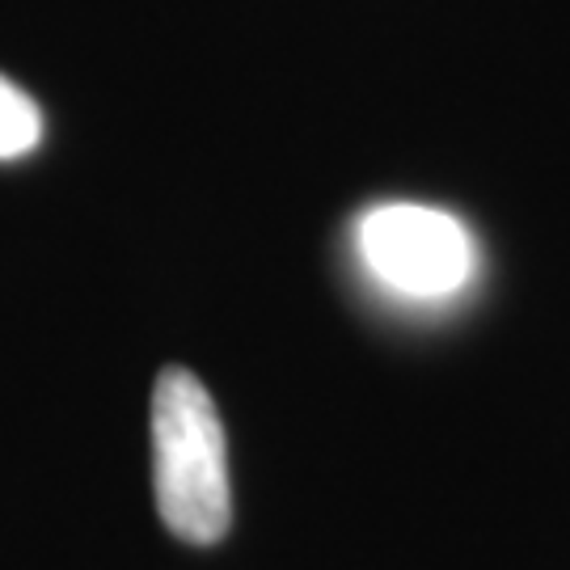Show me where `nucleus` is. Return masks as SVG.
<instances>
[{
	"mask_svg": "<svg viewBox=\"0 0 570 570\" xmlns=\"http://www.w3.org/2000/svg\"><path fill=\"white\" fill-rule=\"evenodd\" d=\"M153 487L165 529L190 546H216L233 524L225 423L186 367H165L153 389Z\"/></svg>",
	"mask_w": 570,
	"mask_h": 570,
	"instance_id": "f257e3e1",
	"label": "nucleus"
},
{
	"mask_svg": "<svg viewBox=\"0 0 570 570\" xmlns=\"http://www.w3.org/2000/svg\"><path fill=\"white\" fill-rule=\"evenodd\" d=\"M360 254L367 271L402 296L440 301L469 284L473 242L449 212L389 204L360 220Z\"/></svg>",
	"mask_w": 570,
	"mask_h": 570,
	"instance_id": "f03ea898",
	"label": "nucleus"
},
{
	"mask_svg": "<svg viewBox=\"0 0 570 570\" xmlns=\"http://www.w3.org/2000/svg\"><path fill=\"white\" fill-rule=\"evenodd\" d=\"M42 140V115L35 98L13 85L9 77H0V161H13L35 153Z\"/></svg>",
	"mask_w": 570,
	"mask_h": 570,
	"instance_id": "7ed1b4c3",
	"label": "nucleus"
}]
</instances>
